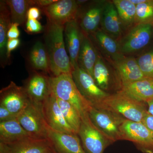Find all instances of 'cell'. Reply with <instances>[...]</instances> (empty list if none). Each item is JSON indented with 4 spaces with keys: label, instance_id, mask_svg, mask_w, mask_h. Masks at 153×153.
<instances>
[{
    "label": "cell",
    "instance_id": "12",
    "mask_svg": "<svg viewBox=\"0 0 153 153\" xmlns=\"http://www.w3.org/2000/svg\"><path fill=\"white\" fill-rule=\"evenodd\" d=\"M50 77L36 71L26 79L24 87L31 101L42 105L49 98L52 93Z\"/></svg>",
    "mask_w": 153,
    "mask_h": 153
},
{
    "label": "cell",
    "instance_id": "21",
    "mask_svg": "<svg viewBox=\"0 0 153 153\" xmlns=\"http://www.w3.org/2000/svg\"><path fill=\"white\" fill-rule=\"evenodd\" d=\"M101 23L102 29L107 34L116 37L121 34L123 24L113 2L104 4Z\"/></svg>",
    "mask_w": 153,
    "mask_h": 153
},
{
    "label": "cell",
    "instance_id": "8",
    "mask_svg": "<svg viewBox=\"0 0 153 153\" xmlns=\"http://www.w3.org/2000/svg\"><path fill=\"white\" fill-rule=\"evenodd\" d=\"M55 151L48 138L29 136L13 143H0V153H53Z\"/></svg>",
    "mask_w": 153,
    "mask_h": 153
},
{
    "label": "cell",
    "instance_id": "40",
    "mask_svg": "<svg viewBox=\"0 0 153 153\" xmlns=\"http://www.w3.org/2000/svg\"><path fill=\"white\" fill-rule=\"evenodd\" d=\"M130 1L135 5L137 6L140 4L146 2L147 0H130Z\"/></svg>",
    "mask_w": 153,
    "mask_h": 153
},
{
    "label": "cell",
    "instance_id": "19",
    "mask_svg": "<svg viewBox=\"0 0 153 153\" xmlns=\"http://www.w3.org/2000/svg\"><path fill=\"white\" fill-rule=\"evenodd\" d=\"M120 90L133 99L147 103L153 99V80L144 78L123 85Z\"/></svg>",
    "mask_w": 153,
    "mask_h": 153
},
{
    "label": "cell",
    "instance_id": "35",
    "mask_svg": "<svg viewBox=\"0 0 153 153\" xmlns=\"http://www.w3.org/2000/svg\"><path fill=\"white\" fill-rule=\"evenodd\" d=\"M19 26L18 24L12 23L7 34L8 40L19 38L20 35V32L19 29Z\"/></svg>",
    "mask_w": 153,
    "mask_h": 153
},
{
    "label": "cell",
    "instance_id": "1",
    "mask_svg": "<svg viewBox=\"0 0 153 153\" xmlns=\"http://www.w3.org/2000/svg\"><path fill=\"white\" fill-rule=\"evenodd\" d=\"M64 29V26L47 20L44 44L49 55L50 72L53 76L72 74L74 70L65 47Z\"/></svg>",
    "mask_w": 153,
    "mask_h": 153
},
{
    "label": "cell",
    "instance_id": "16",
    "mask_svg": "<svg viewBox=\"0 0 153 153\" xmlns=\"http://www.w3.org/2000/svg\"><path fill=\"white\" fill-rule=\"evenodd\" d=\"M47 136L58 153H86L76 134L56 131L48 126Z\"/></svg>",
    "mask_w": 153,
    "mask_h": 153
},
{
    "label": "cell",
    "instance_id": "30",
    "mask_svg": "<svg viewBox=\"0 0 153 153\" xmlns=\"http://www.w3.org/2000/svg\"><path fill=\"white\" fill-rule=\"evenodd\" d=\"M153 22V1L147 0L146 2L136 6L134 25L150 24Z\"/></svg>",
    "mask_w": 153,
    "mask_h": 153
},
{
    "label": "cell",
    "instance_id": "24",
    "mask_svg": "<svg viewBox=\"0 0 153 153\" xmlns=\"http://www.w3.org/2000/svg\"><path fill=\"white\" fill-rule=\"evenodd\" d=\"M92 35L101 49L112 58L114 62L124 57L119 44L104 31L97 30Z\"/></svg>",
    "mask_w": 153,
    "mask_h": 153
},
{
    "label": "cell",
    "instance_id": "42",
    "mask_svg": "<svg viewBox=\"0 0 153 153\" xmlns=\"http://www.w3.org/2000/svg\"><path fill=\"white\" fill-rule=\"evenodd\" d=\"M53 153H57V152H56V151H55V152H54Z\"/></svg>",
    "mask_w": 153,
    "mask_h": 153
},
{
    "label": "cell",
    "instance_id": "28",
    "mask_svg": "<svg viewBox=\"0 0 153 153\" xmlns=\"http://www.w3.org/2000/svg\"><path fill=\"white\" fill-rule=\"evenodd\" d=\"M113 3L117 10L123 25L129 27L134 24L136 6L130 0H114Z\"/></svg>",
    "mask_w": 153,
    "mask_h": 153
},
{
    "label": "cell",
    "instance_id": "37",
    "mask_svg": "<svg viewBox=\"0 0 153 153\" xmlns=\"http://www.w3.org/2000/svg\"><path fill=\"white\" fill-rule=\"evenodd\" d=\"M41 16V9L36 7H33L29 9L27 14V19L38 20Z\"/></svg>",
    "mask_w": 153,
    "mask_h": 153
},
{
    "label": "cell",
    "instance_id": "22",
    "mask_svg": "<svg viewBox=\"0 0 153 153\" xmlns=\"http://www.w3.org/2000/svg\"><path fill=\"white\" fill-rule=\"evenodd\" d=\"M12 25L10 12L5 1H0V56L1 66L9 61L7 56L8 31Z\"/></svg>",
    "mask_w": 153,
    "mask_h": 153
},
{
    "label": "cell",
    "instance_id": "39",
    "mask_svg": "<svg viewBox=\"0 0 153 153\" xmlns=\"http://www.w3.org/2000/svg\"><path fill=\"white\" fill-rule=\"evenodd\" d=\"M147 104L148 106V112L153 116V99L147 102Z\"/></svg>",
    "mask_w": 153,
    "mask_h": 153
},
{
    "label": "cell",
    "instance_id": "34",
    "mask_svg": "<svg viewBox=\"0 0 153 153\" xmlns=\"http://www.w3.org/2000/svg\"><path fill=\"white\" fill-rule=\"evenodd\" d=\"M21 41L19 38L8 39L7 45V56L8 60H10L11 52L20 46Z\"/></svg>",
    "mask_w": 153,
    "mask_h": 153
},
{
    "label": "cell",
    "instance_id": "2",
    "mask_svg": "<svg viewBox=\"0 0 153 153\" xmlns=\"http://www.w3.org/2000/svg\"><path fill=\"white\" fill-rule=\"evenodd\" d=\"M94 107L108 110L126 120L136 122H142L148 111L144 102L133 99L121 90L110 94Z\"/></svg>",
    "mask_w": 153,
    "mask_h": 153
},
{
    "label": "cell",
    "instance_id": "11",
    "mask_svg": "<svg viewBox=\"0 0 153 153\" xmlns=\"http://www.w3.org/2000/svg\"><path fill=\"white\" fill-rule=\"evenodd\" d=\"M79 10V6L74 0H59L41 9L47 20L62 26L76 19Z\"/></svg>",
    "mask_w": 153,
    "mask_h": 153
},
{
    "label": "cell",
    "instance_id": "13",
    "mask_svg": "<svg viewBox=\"0 0 153 153\" xmlns=\"http://www.w3.org/2000/svg\"><path fill=\"white\" fill-rule=\"evenodd\" d=\"M42 111L44 120L50 128L61 132L76 134L66 121L56 97L52 93L42 105Z\"/></svg>",
    "mask_w": 153,
    "mask_h": 153
},
{
    "label": "cell",
    "instance_id": "5",
    "mask_svg": "<svg viewBox=\"0 0 153 153\" xmlns=\"http://www.w3.org/2000/svg\"><path fill=\"white\" fill-rule=\"evenodd\" d=\"M81 118L82 121L77 135L84 150L86 153H103L113 143L91 122L88 113Z\"/></svg>",
    "mask_w": 153,
    "mask_h": 153
},
{
    "label": "cell",
    "instance_id": "29",
    "mask_svg": "<svg viewBox=\"0 0 153 153\" xmlns=\"http://www.w3.org/2000/svg\"><path fill=\"white\" fill-rule=\"evenodd\" d=\"M56 99L66 121L77 134L82 121L81 115L71 103L57 97Z\"/></svg>",
    "mask_w": 153,
    "mask_h": 153
},
{
    "label": "cell",
    "instance_id": "36",
    "mask_svg": "<svg viewBox=\"0 0 153 153\" xmlns=\"http://www.w3.org/2000/svg\"><path fill=\"white\" fill-rule=\"evenodd\" d=\"M57 1V0H32L33 7H37L41 10L48 7Z\"/></svg>",
    "mask_w": 153,
    "mask_h": 153
},
{
    "label": "cell",
    "instance_id": "26",
    "mask_svg": "<svg viewBox=\"0 0 153 153\" xmlns=\"http://www.w3.org/2000/svg\"><path fill=\"white\" fill-rule=\"evenodd\" d=\"M6 4L10 12L11 21L13 24L24 25L27 20L29 9L33 7L32 0H7Z\"/></svg>",
    "mask_w": 153,
    "mask_h": 153
},
{
    "label": "cell",
    "instance_id": "33",
    "mask_svg": "<svg viewBox=\"0 0 153 153\" xmlns=\"http://www.w3.org/2000/svg\"><path fill=\"white\" fill-rule=\"evenodd\" d=\"M18 115L10 112L4 106L0 105V122L6 121L17 118Z\"/></svg>",
    "mask_w": 153,
    "mask_h": 153
},
{
    "label": "cell",
    "instance_id": "15",
    "mask_svg": "<svg viewBox=\"0 0 153 153\" xmlns=\"http://www.w3.org/2000/svg\"><path fill=\"white\" fill-rule=\"evenodd\" d=\"M104 6L102 2H93L82 11L79 10L76 19L83 33L92 34L97 31L101 22Z\"/></svg>",
    "mask_w": 153,
    "mask_h": 153
},
{
    "label": "cell",
    "instance_id": "17",
    "mask_svg": "<svg viewBox=\"0 0 153 153\" xmlns=\"http://www.w3.org/2000/svg\"><path fill=\"white\" fill-rule=\"evenodd\" d=\"M65 44L73 69L78 66V55L81 47L82 33L76 19L71 20L64 26Z\"/></svg>",
    "mask_w": 153,
    "mask_h": 153
},
{
    "label": "cell",
    "instance_id": "7",
    "mask_svg": "<svg viewBox=\"0 0 153 153\" xmlns=\"http://www.w3.org/2000/svg\"><path fill=\"white\" fill-rule=\"evenodd\" d=\"M120 130L122 140L131 141L143 153H153V137L142 122L126 120Z\"/></svg>",
    "mask_w": 153,
    "mask_h": 153
},
{
    "label": "cell",
    "instance_id": "38",
    "mask_svg": "<svg viewBox=\"0 0 153 153\" xmlns=\"http://www.w3.org/2000/svg\"><path fill=\"white\" fill-rule=\"evenodd\" d=\"M142 123L150 131L153 137V116L148 111L145 115Z\"/></svg>",
    "mask_w": 153,
    "mask_h": 153
},
{
    "label": "cell",
    "instance_id": "14",
    "mask_svg": "<svg viewBox=\"0 0 153 153\" xmlns=\"http://www.w3.org/2000/svg\"><path fill=\"white\" fill-rule=\"evenodd\" d=\"M152 33L150 24L135 25L119 44L123 54L136 52L146 47L150 41Z\"/></svg>",
    "mask_w": 153,
    "mask_h": 153
},
{
    "label": "cell",
    "instance_id": "27",
    "mask_svg": "<svg viewBox=\"0 0 153 153\" xmlns=\"http://www.w3.org/2000/svg\"><path fill=\"white\" fill-rule=\"evenodd\" d=\"M93 78L96 84L102 90L107 92L110 88V72L108 66L99 55L94 68Z\"/></svg>",
    "mask_w": 153,
    "mask_h": 153
},
{
    "label": "cell",
    "instance_id": "3",
    "mask_svg": "<svg viewBox=\"0 0 153 153\" xmlns=\"http://www.w3.org/2000/svg\"><path fill=\"white\" fill-rule=\"evenodd\" d=\"M52 94L57 98L68 102L76 108L81 117L87 114L91 105L81 94L72 74H62L50 77Z\"/></svg>",
    "mask_w": 153,
    "mask_h": 153
},
{
    "label": "cell",
    "instance_id": "4",
    "mask_svg": "<svg viewBox=\"0 0 153 153\" xmlns=\"http://www.w3.org/2000/svg\"><path fill=\"white\" fill-rule=\"evenodd\" d=\"M88 113L91 122L111 142L122 140L120 128L126 119L108 110L92 105Z\"/></svg>",
    "mask_w": 153,
    "mask_h": 153
},
{
    "label": "cell",
    "instance_id": "9",
    "mask_svg": "<svg viewBox=\"0 0 153 153\" xmlns=\"http://www.w3.org/2000/svg\"><path fill=\"white\" fill-rule=\"evenodd\" d=\"M72 77L79 92L93 106H96L110 94L102 90L93 77L77 66L72 73Z\"/></svg>",
    "mask_w": 153,
    "mask_h": 153
},
{
    "label": "cell",
    "instance_id": "6",
    "mask_svg": "<svg viewBox=\"0 0 153 153\" xmlns=\"http://www.w3.org/2000/svg\"><path fill=\"white\" fill-rule=\"evenodd\" d=\"M18 121L30 135L41 138H48V127L42 111V105L29 103L17 118Z\"/></svg>",
    "mask_w": 153,
    "mask_h": 153
},
{
    "label": "cell",
    "instance_id": "20",
    "mask_svg": "<svg viewBox=\"0 0 153 153\" xmlns=\"http://www.w3.org/2000/svg\"><path fill=\"white\" fill-rule=\"evenodd\" d=\"M98 56L90 38L83 33L77 63L79 68L87 72L93 78L94 68Z\"/></svg>",
    "mask_w": 153,
    "mask_h": 153
},
{
    "label": "cell",
    "instance_id": "25",
    "mask_svg": "<svg viewBox=\"0 0 153 153\" xmlns=\"http://www.w3.org/2000/svg\"><path fill=\"white\" fill-rule=\"evenodd\" d=\"M30 60L32 67L36 70L50 72L48 52L45 44L41 41L33 45L30 52Z\"/></svg>",
    "mask_w": 153,
    "mask_h": 153
},
{
    "label": "cell",
    "instance_id": "31",
    "mask_svg": "<svg viewBox=\"0 0 153 153\" xmlns=\"http://www.w3.org/2000/svg\"><path fill=\"white\" fill-rule=\"evenodd\" d=\"M137 60L145 78L153 80V51L141 55Z\"/></svg>",
    "mask_w": 153,
    "mask_h": 153
},
{
    "label": "cell",
    "instance_id": "18",
    "mask_svg": "<svg viewBox=\"0 0 153 153\" xmlns=\"http://www.w3.org/2000/svg\"><path fill=\"white\" fill-rule=\"evenodd\" d=\"M114 63L121 87L145 78L133 57H124Z\"/></svg>",
    "mask_w": 153,
    "mask_h": 153
},
{
    "label": "cell",
    "instance_id": "41",
    "mask_svg": "<svg viewBox=\"0 0 153 153\" xmlns=\"http://www.w3.org/2000/svg\"><path fill=\"white\" fill-rule=\"evenodd\" d=\"M152 33H153V23H152Z\"/></svg>",
    "mask_w": 153,
    "mask_h": 153
},
{
    "label": "cell",
    "instance_id": "32",
    "mask_svg": "<svg viewBox=\"0 0 153 153\" xmlns=\"http://www.w3.org/2000/svg\"><path fill=\"white\" fill-rule=\"evenodd\" d=\"M26 30L28 33H39L43 30V27L38 20L27 19L26 23Z\"/></svg>",
    "mask_w": 153,
    "mask_h": 153
},
{
    "label": "cell",
    "instance_id": "10",
    "mask_svg": "<svg viewBox=\"0 0 153 153\" xmlns=\"http://www.w3.org/2000/svg\"><path fill=\"white\" fill-rule=\"evenodd\" d=\"M31 101L24 86H18L13 81L0 91V105L18 115Z\"/></svg>",
    "mask_w": 153,
    "mask_h": 153
},
{
    "label": "cell",
    "instance_id": "23",
    "mask_svg": "<svg viewBox=\"0 0 153 153\" xmlns=\"http://www.w3.org/2000/svg\"><path fill=\"white\" fill-rule=\"evenodd\" d=\"M31 136L17 118L0 122V143H8Z\"/></svg>",
    "mask_w": 153,
    "mask_h": 153
}]
</instances>
